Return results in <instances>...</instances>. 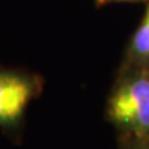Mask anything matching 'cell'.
<instances>
[{"mask_svg":"<svg viewBox=\"0 0 149 149\" xmlns=\"http://www.w3.org/2000/svg\"><path fill=\"white\" fill-rule=\"evenodd\" d=\"M124 1H144V0H95L97 6H105L111 4V3H124Z\"/></svg>","mask_w":149,"mask_h":149,"instance_id":"cell-5","label":"cell"},{"mask_svg":"<svg viewBox=\"0 0 149 149\" xmlns=\"http://www.w3.org/2000/svg\"><path fill=\"white\" fill-rule=\"evenodd\" d=\"M133 66H149V3L126 53V62L123 68Z\"/></svg>","mask_w":149,"mask_h":149,"instance_id":"cell-3","label":"cell"},{"mask_svg":"<svg viewBox=\"0 0 149 149\" xmlns=\"http://www.w3.org/2000/svg\"><path fill=\"white\" fill-rule=\"evenodd\" d=\"M42 87L39 77L18 70H0V126L15 127Z\"/></svg>","mask_w":149,"mask_h":149,"instance_id":"cell-2","label":"cell"},{"mask_svg":"<svg viewBox=\"0 0 149 149\" xmlns=\"http://www.w3.org/2000/svg\"><path fill=\"white\" fill-rule=\"evenodd\" d=\"M127 149H149V138H124Z\"/></svg>","mask_w":149,"mask_h":149,"instance_id":"cell-4","label":"cell"},{"mask_svg":"<svg viewBox=\"0 0 149 149\" xmlns=\"http://www.w3.org/2000/svg\"><path fill=\"white\" fill-rule=\"evenodd\" d=\"M107 115L124 138H149V66L123 68Z\"/></svg>","mask_w":149,"mask_h":149,"instance_id":"cell-1","label":"cell"}]
</instances>
